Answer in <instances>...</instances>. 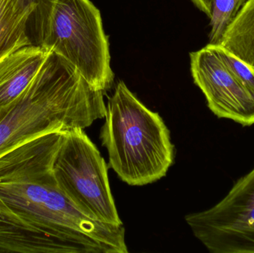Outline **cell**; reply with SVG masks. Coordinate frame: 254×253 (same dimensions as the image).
<instances>
[{"label":"cell","instance_id":"cell-1","mask_svg":"<svg viewBox=\"0 0 254 253\" xmlns=\"http://www.w3.org/2000/svg\"><path fill=\"white\" fill-rule=\"evenodd\" d=\"M62 136L52 132L0 156V197L58 253H111L120 239L119 227L83 215L58 185L54 163Z\"/></svg>","mask_w":254,"mask_h":253},{"label":"cell","instance_id":"cell-2","mask_svg":"<svg viewBox=\"0 0 254 253\" xmlns=\"http://www.w3.org/2000/svg\"><path fill=\"white\" fill-rule=\"evenodd\" d=\"M103 93L72 64L51 51L29 86L0 108V156L43 135L86 129L104 118Z\"/></svg>","mask_w":254,"mask_h":253},{"label":"cell","instance_id":"cell-3","mask_svg":"<svg viewBox=\"0 0 254 253\" xmlns=\"http://www.w3.org/2000/svg\"><path fill=\"white\" fill-rule=\"evenodd\" d=\"M106 106L100 138L109 166L130 186L146 185L165 176L174 162V145L159 114L145 106L123 81Z\"/></svg>","mask_w":254,"mask_h":253},{"label":"cell","instance_id":"cell-4","mask_svg":"<svg viewBox=\"0 0 254 253\" xmlns=\"http://www.w3.org/2000/svg\"><path fill=\"white\" fill-rule=\"evenodd\" d=\"M43 47L72 64L96 90L114 81L110 43L100 10L89 0H56Z\"/></svg>","mask_w":254,"mask_h":253},{"label":"cell","instance_id":"cell-5","mask_svg":"<svg viewBox=\"0 0 254 253\" xmlns=\"http://www.w3.org/2000/svg\"><path fill=\"white\" fill-rule=\"evenodd\" d=\"M54 172L64 194L83 215L98 222L123 225L112 194L108 166L83 129L63 131Z\"/></svg>","mask_w":254,"mask_h":253},{"label":"cell","instance_id":"cell-6","mask_svg":"<svg viewBox=\"0 0 254 253\" xmlns=\"http://www.w3.org/2000/svg\"><path fill=\"white\" fill-rule=\"evenodd\" d=\"M212 253H254V168L213 207L185 216Z\"/></svg>","mask_w":254,"mask_h":253},{"label":"cell","instance_id":"cell-7","mask_svg":"<svg viewBox=\"0 0 254 253\" xmlns=\"http://www.w3.org/2000/svg\"><path fill=\"white\" fill-rule=\"evenodd\" d=\"M190 56L194 83L210 111L243 126L254 125V95L233 69L222 48L208 44Z\"/></svg>","mask_w":254,"mask_h":253},{"label":"cell","instance_id":"cell-8","mask_svg":"<svg viewBox=\"0 0 254 253\" xmlns=\"http://www.w3.org/2000/svg\"><path fill=\"white\" fill-rule=\"evenodd\" d=\"M50 51L43 46H23L0 61V108L13 102L38 74Z\"/></svg>","mask_w":254,"mask_h":253},{"label":"cell","instance_id":"cell-9","mask_svg":"<svg viewBox=\"0 0 254 253\" xmlns=\"http://www.w3.org/2000/svg\"><path fill=\"white\" fill-rule=\"evenodd\" d=\"M0 253H58L46 236L16 215L0 197Z\"/></svg>","mask_w":254,"mask_h":253},{"label":"cell","instance_id":"cell-10","mask_svg":"<svg viewBox=\"0 0 254 253\" xmlns=\"http://www.w3.org/2000/svg\"><path fill=\"white\" fill-rule=\"evenodd\" d=\"M219 46L254 68V0L246 1Z\"/></svg>","mask_w":254,"mask_h":253},{"label":"cell","instance_id":"cell-11","mask_svg":"<svg viewBox=\"0 0 254 253\" xmlns=\"http://www.w3.org/2000/svg\"><path fill=\"white\" fill-rule=\"evenodd\" d=\"M29 15L13 0H0V61L25 46L31 45L28 33Z\"/></svg>","mask_w":254,"mask_h":253},{"label":"cell","instance_id":"cell-12","mask_svg":"<svg viewBox=\"0 0 254 253\" xmlns=\"http://www.w3.org/2000/svg\"><path fill=\"white\" fill-rule=\"evenodd\" d=\"M16 5L29 15L28 33L31 45L43 46L49 34L51 18L56 0H13Z\"/></svg>","mask_w":254,"mask_h":253},{"label":"cell","instance_id":"cell-13","mask_svg":"<svg viewBox=\"0 0 254 253\" xmlns=\"http://www.w3.org/2000/svg\"><path fill=\"white\" fill-rule=\"evenodd\" d=\"M247 0H214L210 19L209 44L219 45L224 34Z\"/></svg>","mask_w":254,"mask_h":253},{"label":"cell","instance_id":"cell-14","mask_svg":"<svg viewBox=\"0 0 254 253\" xmlns=\"http://www.w3.org/2000/svg\"><path fill=\"white\" fill-rule=\"evenodd\" d=\"M200 10L205 13L209 18L211 17L212 9L214 0H192Z\"/></svg>","mask_w":254,"mask_h":253},{"label":"cell","instance_id":"cell-15","mask_svg":"<svg viewBox=\"0 0 254 253\" xmlns=\"http://www.w3.org/2000/svg\"><path fill=\"white\" fill-rule=\"evenodd\" d=\"M252 70H253L254 72V68H252Z\"/></svg>","mask_w":254,"mask_h":253}]
</instances>
